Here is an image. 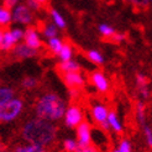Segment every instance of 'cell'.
<instances>
[{"label":"cell","instance_id":"cell-1","mask_svg":"<svg viewBox=\"0 0 152 152\" xmlns=\"http://www.w3.org/2000/svg\"><path fill=\"white\" fill-rule=\"evenodd\" d=\"M56 126L51 121L40 118L27 120L21 129V136L27 143H34L41 147L50 146L56 140Z\"/></svg>","mask_w":152,"mask_h":152},{"label":"cell","instance_id":"cell-2","mask_svg":"<svg viewBox=\"0 0 152 152\" xmlns=\"http://www.w3.org/2000/svg\"><path fill=\"white\" fill-rule=\"evenodd\" d=\"M67 110L66 103L62 98L55 93H46L39 98L35 104V113L37 118L55 123L64 116Z\"/></svg>","mask_w":152,"mask_h":152},{"label":"cell","instance_id":"cell-3","mask_svg":"<svg viewBox=\"0 0 152 152\" xmlns=\"http://www.w3.org/2000/svg\"><path fill=\"white\" fill-rule=\"evenodd\" d=\"M24 109V102L19 98H14L4 105H0V123H10L19 118Z\"/></svg>","mask_w":152,"mask_h":152},{"label":"cell","instance_id":"cell-4","mask_svg":"<svg viewBox=\"0 0 152 152\" xmlns=\"http://www.w3.org/2000/svg\"><path fill=\"white\" fill-rule=\"evenodd\" d=\"M90 113H92L93 120L103 129L104 131L110 130V126H109V123H108L109 110L104 104H102V103L93 104L92 108H90Z\"/></svg>","mask_w":152,"mask_h":152},{"label":"cell","instance_id":"cell-5","mask_svg":"<svg viewBox=\"0 0 152 152\" xmlns=\"http://www.w3.org/2000/svg\"><path fill=\"white\" fill-rule=\"evenodd\" d=\"M34 20L31 9L27 5H16L12 9V21L16 24L28 25Z\"/></svg>","mask_w":152,"mask_h":152},{"label":"cell","instance_id":"cell-6","mask_svg":"<svg viewBox=\"0 0 152 152\" xmlns=\"http://www.w3.org/2000/svg\"><path fill=\"white\" fill-rule=\"evenodd\" d=\"M64 124L68 127H77L80 123H83V111L79 106L71 105L68 106L64 113Z\"/></svg>","mask_w":152,"mask_h":152},{"label":"cell","instance_id":"cell-7","mask_svg":"<svg viewBox=\"0 0 152 152\" xmlns=\"http://www.w3.org/2000/svg\"><path fill=\"white\" fill-rule=\"evenodd\" d=\"M77 141L79 146L92 145V127L87 121H83L77 126Z\"/></svg>","mask_w":152,"mask_h":152},{"label":"cell","instance_id":"cell-8","mask_svg":"<svg viewBox=\"0 0 152 152\" xmlns=\"http://www.w3.org/2000/svg\"><path fill=\"white\" fill-rule=\"evenodd\" d=\"M25 45L34 50H40L42 47V42L40 40V36L37 34L36 28L34 27H27L25 30V36H24Z\"/></svg>","mask_w":152,"mask_h":152},{"label":"cell","instance_id":"cell-9","mask_svg":"<svg viewBox=\"0 0 152 152\" xmlns=\"http://www.w3.org/2000/svg\"><path fill=\"white\" fill-rule=\"evenodd\" d=\"M63 82L64 84L71 89H77L84 86V78L79 74V72H71L63 74Z\"/></svg>","mask_w":152,"mask_h":152},{"label":"cell","instance_id":"cell-10","mask_svg":"<svg viewBox=\"0 0 152 152\" xmlns=\"http://www.w3.org/2000/svg\"><path fill=\"white\" fill-rule=\"evenodd\" d=\"M90 82L93 83V86L100 93H106L109 90V82L102 72H98V71L93 72L90 74Z\"/></svg>","mask_w":152,"mask_h":152},{"label":"cell","instance_id":"cell-11","mask_svg":"<svg viewBox=\"0 0 152 152\" xmlns=\"http://www.w3.org/2000/svg\"><path fill=\"white\" fill-rule=\"evenodd\" d=\"M14 55L16 56L18 58H31V57H36L39 51L37 50H34L31 47L26 46V45H18V46H15L14 50Z\"/></svg>","mask_w":152,"mask_h":152},{"label":"cell","instance_id":"cell-12","mask_svg":"<svg viewBox=\"0 0 152 152\" xmlns=\"http://www.w3.org/2000/svg\"><path fill=\"white\" fill-rule=\"evenodd\" d=\"M16 42H18V41L15 40V37L12 36L11 31H10V30H7V31L4 32V39H3L1 45H0V50H1V51H10V50H14Z\"/></svg>","mask_w":152,"mask_h":152},{"label":"cell","instance_id":"cell-13","mask_svg":"<svg viewBox=\"0 0 152 152\" xmlns=\"http://www.w3.org/2000/svg\"><path fill=\"white\" fill-rule=\"evenodd\" d=\"M57 69L59 72L64 73H71V72H78L79 71V64L74 61H61V63L57 66Z\"/></svg>","mask_w":152,"mask_h":152},{"label":"cell","instance_id":"cell-14","mask_svg":"<svg viewBox=\"0 0 152 152\" xmlns=\"http://www.w3.org/2000/svg\"><path fill=\"white\" fill-rule=\"evenodd\" d=\"M108 123H109V126H110V130H113L115 134H123V125H121L118 115L114 111H109Z\"/></svg>","mask_w":152,"mask_h":152},{"label":"cell","instance_id":"cell-15","mask_svg":"<svg viewBox=\"0 0 152 152\" xmlns=\"http://www.w3.org/2000/svg\"><path fill=\"white\" fill-rule=\"evenodd\" d=\"M15 98V90L10 87L0 86V105H4Z\"/></svg>","mask_w":152,"mask_h":152},{"label":"cell","instance_id":"cell-16","mask_svg":"<svg viewBox=\"0 0 152 152\" xmlns=\"http://www.w3.org/2000/svg\"><path fill=\"white\" fill-rule=\"evenodd\" d=\"M12 21V14L9 7L5 5H0V27L7 26Z\"/></svg>","mask_w":152,"mask_h":152},{"label":"cell","instance_id":"cell-17","mask_svg":"<svg viewBox=\"0 0 152 152\" xmlns=\"http://www.w3.org/2000/svg\"><path fill=\"white\" fill-rule=\"evenodd\" d=\"M62 47H63V43L57 37H52V39H48V48L52 53L55 55H59V52L62 51Z\"/></svg>","mask_w":152,"mask_h":152},{"label":"cell","instance_id":"cell-18","mask_svg":"<svg viewBox=\"0 0 152 152\" xmlns=\"http://www.w3.org/2000/svg\"><path fill=\"white\" fill-rule=\"evenodd\" d=\"M43 36L47 39H52V37H57V26L53 22H47L42 27Z\"/></svg>","mask_w":152,"mask_h":152},{"label":"cell","instance_id":"cell-19","mask_svg":"<svg viewBox=\"0 0 152 152\" xmlns=\"http://www.w3.org/2000/svg\"><path fill=\"white\" fill-rule=\"evenodd\" d=\"M51 16H52L53 24H55L57 27H59V28H64V27H66V21H64V19L62 18V15H61L57 10L52 9V10H51Z\"/></svg>","mask_w":152,"mask_h":152},{"label":"cell","instance_id":"cell-20","mask_svg":"<svg viewBox=\"0 0 152 152\" xmlns=\"http://www.w3.org/2000/svg\"><path fill=\"white\" fill-rule=\"evenodd\" d=\"M43 147L39 145H34V143H27L24 146H18L15 148V152H41Z\"/></svg>","mask_w":152,"mask_h":152},{"label":"cell","instance_id":"cell-21","mask_svg":"<svg viewBox=\"0 0 152 152\" xmlns=\"http://www.w3.org/2000/svg\"><path fill=\"white\" fill-rule=\"evenodd\" d=\"M72 55H73V51H72V47L69 43H63V47H62V51L59 52V58L61 61H69L72 59Z\"/></svg>","mask_w":152,"mask_h":152},{"label":"cell","instance_id":"cell-22","mask_svg":"<svg viewBox=\"0 0 152 152\" xmlns=\"http://www.w3.org/2000/svg\"><path fill=\"white\" fill-rule=\"evenodd\" d=\"M87 56H88V58H89L90 62H93V63H95V64H103V62H104L103 56H102L98 51H95V50L88 51Z\"/></svg>","mask_w":152,"mask_h":152},{"label":"cell","instance_id":"cell-23","mask_svg":"<svg viewBox=\"0 0 152 152\" xmlns=\"http://www.w3.org/2000/svg\"><path fill=\"white\" fill-rule=\"evenodd\" d=\"M79 143L77 140H73V139H66L63 141V147L67 152H75L78 150Z\"/></svg>","mask_w":152,"mask_h":152},{"label":"cell","instance_id":"cell-24","mask_svg":"<svg viewBox=\"0 0 152 152\" xmlns=\"http://www.w3.org/2000/svg\"><path fill=\"white\" fill-rule=\"evenodd\" d=\"M136 116H137V121L143 126L145 124V106L142 103H137L136 105Z\"/></svg>","mask_w":152,"mask_h":152},{"label":"cell","instance_id":"cell-25","mask_svg":"<svg viewBox=\"0 0 152 152\" xmlns=\"http://www.w3.org/2000/svg\"><path fill=\"white\" fill-rule=\"evenodd\" d=\"M99 32L104 36V37H113L114 35H115L116 32H115V30H114L111 26H109V25H105V24H102V25H99Z\"/></svg>","mask_w":152,"mask_h":152},{"label":"cell","instance_id":"cell-26","mask_svg":"<svg viewBox=\"0 0 152 152\" xmlns=\"http://www.w3.org/2000/svg\"><path fill=\"white\" fill-rule=\"evenodd\" d=\"M37 86V80L32 77H26L24 80H22V87L25 89H32Z\"/></svg>","mask_w":152,"mask_h":152},{"label":"cell","instance_id":"cell-27","mask_svg":"<svg viewBox=\"0 0 152 152\" xmlns=\"http://www.w3.org/2000/svg\"><path fill=\"white\" fill-rule=\"evenodd\" d=\"M119 152H131V143L127 140H121L118 147Z\"/></svg>","mask_w":152,"mask_h":152},{"label":"cell","instance_id":"cell-28","mask_svg":"<svg viewBox=\"0 0 152 152\" xmlns=\"http://www.w3.org/2000/svg\"><path fill=\"white\" fill-rule=\"evenodd\" d=\"M143 134H145V137H146L148 146L152 147V130H151V127L147 125H143Z\"/></svg>","mask_w":152,"mask_h":152},{"label":"cell","instance_id":"cell-29","mask_svg":"<svg viewBox=\"0 0 152 152\" xmlns=\"http://www.w3.org/2000/svg\"><path fill=\"white\" fill-rule=\"evenodd\" d=\"M10 31H11L12 36L15 37V40L16 41H20L21 39H24V36H25V31L22 28H19V27L12 28V30H10Z\"/></svg>","mask_w":152,"mask_h":152},{"label":"cell","instance_id":"cell-30","mask_svg":"<svg viewBox=\"0 0 152 152\" xmlns=\"http://www.w3.org/2000/svg\"><path fill=\"white\" fill-rule=\"evenodd\" d=\"M75 152H99L94 145H87V146H78V150Z\"/></svg>","mask_w":152,"mask_h":152},{"label":"cell","instance_id":"cell-31","mask_svg":"<svg viewBox=\"0 0 152 152\" xmlns=\"http://www.w3.org/2000/svg\"><path fill=\"white\" fill-rule=\"evenodd\" d=\"M27 6L32 11H37L41 7V4L39 1H36V0H27Z\"/></svg>","mask_w":152,"mask_h":152},{"label":"cell","instance_id":"cell-32","mask_svg":"<svg viewBox=\"0 0 152 152\" xmlns=\"http://www.w3.org/2000/svg\"><path fill=\"white\" fill-rule=\"evenodd\" d=\"M137 83H139V86H140V87L146 86V84H147V79H146L145 75H142V74H137Z\"/></svg>","mask_w":152,"mask_h":152},{"label":"cell","instance_id":"cell-33","mask_svg":"<svg viewBox=\"0 0 152 152\" xmlns=\"http://www.w3.org/2000/svg\"><path fill=\"white\" fill-rule=\"evenodd\" d=\"M18 1L19 0H5L4 4L6 7H9V9H12V7H15L18 5Z\"/></svg>","mask_w":152,"mask_h":152},{"label":"cell","instance_id":"cell-34","mask_svg":"<svg viewBox=\"0 0 152 152\" xmlns=\"http://www.w3.org/2000/svg\"><path fill=\"white\" fill-rule=\"evenodd\" d=\"M140 90H141V95H142L143 98H147V96H148V89H147V87H146V86L141 87V88H140Z\"/></svg>","mask_w":152,"mask_h":152},{"label":"cell","instance_id":"cell-35","mask_svg":"<svg viewBox=\"0 0 152 152\" xmlns=\"http://www.w3.org/2000/svg\"><path fill=\"white\" fill-rule=\"evenodd\" d=\"M113 39H114V41L120 42V41H123V40H124V36H123V35H119V34H115V35L113 36Z\"/></svg>","mask_w":152,"mask_h":152},{"label":"cell","instance_id":"cell-36","mask_svg":"<svg viewBox=\"0 0 152 152\" xmlns=\"http://www.w3.org/2000/svg\"><path fill=\"white\" fill-rule=\"evenodd\" d=\"M3 39H4V30L0 27V45H1V42H3Z\"/></svg>","mask_w":152,"mask_h":152},{"label":"cell","instance_id":"cell-37","mask_svg":"<svg viewBox=\"0 0 152 152\" xmlns=\"http://www.w3.org/2000/svg\"><path fill=\"white\" fill-rule=\"evenodd\" d=\"M36 1H39L40 4H43V3H46V0H36Z\"/></svg>","mask_w":152,"mask_h":152},{"label":"cell","instance_id":"cell-38","mask_svg":"<svg viewBox=\"0 0 152 152\" xmlns=\"http://www.w3.org/2000/svg\"><path fill=\"white\" fill-rule=\"evenodd\" d=\"M3 152H15V151H3Z\"/></svg>","mask_w":152,"mask_h":152},{"label":"cell","instance_id":"cell-39","mask_svg":"<svg viewBox=\"0 0 152 152\" xmlns=\"http://www.w3.org/2000/svg\"><path fill=\"white\" fill-rule=\"evenodd\" d=\"M113 152H119V151H118V148H116V150H114V151H113Z\"/></svg>","mask_w":152,"mask_h":152},{"label":"cell","instance_id":"cell-40","mask_svg":"<svg viewBox=\"0 0 152 152\" xmlns=\"http://www.w3.org/2000/svg\"><path fill=\"white\" fill-rule=\"evenodd\" d=\"M41 152H47V151H45V150H42V151H41Z\"/></svg>","mask_w":152,"mask_h":152},{"label":"cell","instance_id":"cell-41","mask_svg":"<svg viewBox=\"0 0 152 152\" xmlns=\"http://www.w3.org/2000/svg\"><path fill=\"white\" fill-rule=\"evenodd\" d=\"M151 1H152V0H151Z\"/></svg>","mask_w":152,"mask_h":152}]
</instances>
